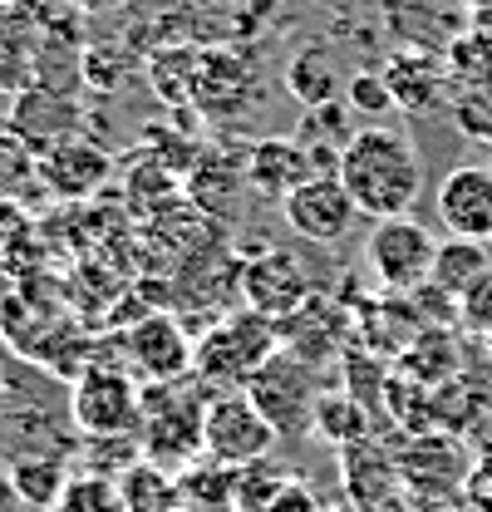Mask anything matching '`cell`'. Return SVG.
Here are the masks:
<instances>
[{
  "label": "cell",
  "mask_w": 492,
  "mask_h": 512,
  "mask_svg": "<svg viewBox=\"0 0 492 512\" xmlns=\"http://www.w3.org/2000/svg\"><path fill=\"white\" fill-rule=\"evenodd\" d=\"M50 512H128L123 508V493H119V478H109V473H89V468H79L69 483H64L60 503Z\"/></svg>",
  "instance_id": "26"
},
{
  "label": "cell",
  "mask_w": 492,
  "mask_h": 512,
  "mask_svg": "<svg viewBox=\"0 0 492 512\" xmlns=\"http://www.w3.org/2000/svg\"><path fill=\"white\" fill-rule=\"evenodd\" d=\"M271 512H325V508H320V498L310 493L301 478H291V483H286V493L271 503Z\"/></svg>",
  "instance_id": "31"
},
{
  "label": "cell",
  "mask_w": 492,
  "mask_h": 512,
  "mask_svg": "<svg viewBox=\"0 0 492 512\" xmlns=\"http://www.w3.org/2000/svg\"><path fill=\"white\" fill-rule=\"evenodd\" d=\"M163 512H212V508H202V503H192V498H187L183 488H178V498H173V503H168V508Z\"/></svg>",
  "instance_id": "33"
},
{
  "label": "cell",
  "mask_w": 492,
  "mask_h": 512,
  "mask_svg": "<svg viewBox=\"0 0 492 512\" xmlns=\"http://www.w3.org/2000/svg\"><path fill=\"white\" fill-rule=\"evenodd\" d=\"M286 483H291V473L286 468H276L271 458H261V463H246L237 468V512H271V503L286 493Z\"/></svg>",
  "instance_id": "27"
},
{
  "label": "cell",
  "mask_w": 492,
  "mask_h": 512,
  "mask_svg": "<svg viewBox=\"0 0 492 512\" xmlns=\"http://www.w3.org/2000/svg\"><path fill=\"white\" fill-rule=\"evenodd\" d=\"M384 74V84H389V94H394V109H404V114H424L433 109L438 99H443V64L424 55V50H399V55H389V64L379 69Z\"/></svg>",
  "instance_id": "19"
},
{
  "label": "cell",
  "mask_w": 492,
  "mask_h": 512,
  "mask_svg": "<svg viewBox=\"0 0 492 512\" xmlns=\"http://www.w3.org/2000/svg\"><path fill=\"white\" fill-rule=\"evenodd\" d=\"M463 498L473 512H492V448H483L468 468V483H463Z\"/></svg>",
  "instance_id": "30"
},
{
  "label": "cell",
  "mask_w": 492,
  "mask_h": 512,
  "mask_svg": "<svg viewBox=\"0 0 492 512\" xmlns=\"http://www.w3.org/2000/svg\"><path fill=\"white\" fill-rule=\"evenodd\" d=\"M433 261H438V237L419 217H389V222L369 227L365 266L379 291L414 296L419 286L433 281Z\"/></svg>",
  "instance_id": "5"
},
{
  "label": "cell",
  "mask_w": 492,
  "mask_h": 512,
  "mask_svg": "<svg viewBox=\"0 0 492 512\" xmlns=\"http://www.w3.org/2000/svg\"><path fill=\"white\" fill-rule=\"evenodd\" d=\"M340 84H345V79H340L335 50H325V45H306V50H296V60L286 64V89H291V99L306 104V109L335 104Z\"/></svg>",
  "instance_id": "23"
},
{
  "label": "cell",
  "mask_w": 492,
  "mask_h": 512,
  "mask_svg": "<svg viewBox=\"0 0 492 512\" xmlns=\"http://www.w3.org/2000/svg\"><path fill=\"white\" fill-rule=\"evenodd\" d=\"M40 50H45L40 5H0V89L20 94L40 84Z\"/></svg>",
  "instance_id": "15"
},
{
  "label": "cell",
  "mask_w": 492,
  "mask_h": 512,
  "mask_svg": "<svg viewBox=\"0 0 492 512\" xmlns=\"http://www.w3.org/2000/svg\"><path fill=\"white\" fill-rule=\"evenodd\" d=\"M468 5H483V0H468Z\"/></svg>",
  "instance_id": "35"
},
{
  "label": "cell",
  "mask_w": 492,
  "mask_h": 512,
  "mask_svg": "<svg viewBox=\"0 0 492 512\" xmlns=\"http://www.w3.org/2000/svg\"><path fill=\"white\" fill-rule=\"evenodd\" d=\"M419 512H458V508H448L443 498H424V503H419Z\"/></svg>",
  "instance_id": "34"
},
{
  "label": "cell",
  "mask_w": 492,
  "mask_h": 512,
  "mask_svg": "<svg viewBox=\"0 0 492 512\" xmlns=\"http://www.w3.org/2000/svg\"><path fill=\"white\" fill-rule=\"evenodd\" d=\"M488 271H492V247L488 242H468V237H448V242H438L433 286H438L443 296L463 301Z\"/></svg>",
  "instance_id": "22"
},
{
  "label": "cell",
  "mask_w": 492,
  "mask_h": 512,
  "mask_svg": "<svg viewBox=\"0 0 492 512\" xmlns=\"http://www.w3.org/2000/svg\"><path fill=\"white\" fill-rule=\"evenodd\" d=\"M340 468H345V493L360 512H414V493L399 473V463L384 453V448L365 439V444L345 448L340 453Z\"/></svg>",
  "instance_id": "10"
},
{
  "label": "cell",
  "mask_w": 492,
  "mask_h": 512,
  "mask_svg": "<svg viewBox=\"0 0 492 512\" xmlns=\"http://www.w3.org/2000/svg\"><path fill=\"white\" fill-rule=\"evenodd\" d=\"M119 493H123V508L128 512H163L173 498H178V478L138 453V458L119 473Z\"/></svg>",
  "instance_id": "25"
},
{
  "label": "cell",
  "mask_w": 492,
  "mask_h": 512,
  "mask_svg": "<svg viewBox=\"0 0 492 512\" xmlns=\"http://www.w3.org/2000/svg\"><path fill=\"white\" fill-rule=\"evenodd\" d=\"M237 291H242L246 311L271 316L281 325V320H291L315 296V281H310V266L296 252L266 247V252L246 256L237 266Z\"/></svg>",
  "instance_id": "8"
},
{
  "label": "cell",
  "mask_w": 492,
  "mask_h": 512,
  "mask_svg": "<svg viewBox=\"0 0 492 512\" xmlns=\"http://www.w3.org/2000/svg\"><path fill=\"white\" fill-rule=\"evenodd\" d=\"M335 178L355 197L360 217L389 222V217H414V202L424 192V163H419V148L409 143V133L369 124L350 133V143L340 148Z\"/></svg>",
  "instance_id": "1"
},
{
  "label": "cell",
  "mask_w": 492,
  "mask_h": 512,
  "mask_svg": "<svg viewBox=\"0 0 492 512\" xmlns=\"http://www.w3.org/2000/svg\"><path fill=\"white\" fill-rule=\"evenodd\" d=\"M345 335H350V311H340V306L325 301L320 291H315L291 320H281V350L301 355L306 365L330 360V355L345 345Z\"/></svg>",
  "instance_id": "17"
},
{
  "label": "cell",
  "mask_w": 492,
  "mask_h": 512,
  "mask_svg": "<svg viewBox=\"0 0 492 512\" xmlns=\"http://www.w3.org/2000/svg\"><path fill=\"white\" fill-rule=\"evenodd\" d=\"M345 109H355V114H389L394 109V94H389L379 69H360L345 79Z\"/></svg>",
  "instance_id": "28"
},
{
  "label": "cell",
  "mask_w": 492,
  "mask_h": 512,
  "mask_svg": "<svg viewBox=\"0 0 492 512\" xmlns=\"http://www.w3.org/2000/svg\"><path fill=\"white\" fill-rule=\"evenodd\" d=\"M458 316H463V325L468 330H478V335H488L492 340V271L458 301Z\"/></svg>",
  "instance_id": "29"
},
{
  "label": "cell",
  "mask_w": 492,
  "mask_h": 512,
  "mask_svg": "<svg viewBox=\"0 0 492 512\" xmlns=\"http://www.w3.org/2000/svg\"><path fill=\"white\" fill-rule=\"evenodd\" d=\"M281 217L296 237H306L315 247H340L350 237V227L360 222V207L335 173H320L281 202Z\"/></svg>",
  "instance_id": "9"
},
{
  "label": "cell",
  "mask_w": 492,
  "mask_h": 512,
  "mask_svg": "<svg viewBox=\"0 0 492 512\" xmlns=\"http://www.w3.org/2000/svg\"><path fill=\"white\" fill-rule=\"evenodd\" d=\"M207 389L197 380L148 384L143 389V424H138V453L173 478L202 463V419H207Z\"/></svg>",
  "instance_id": "3"
},
{
  "label": "cell",
  "mask_w": 492,
  "mask_h": 512,
  "mask_svg": "<svg viewBox=\"0 0 492 512\" xmlns=\"http://www.w3.org/2000/svg\"><path fill=\"white\" fill-rule=\"evenodd\" d=\"M192 355L197 340H187V330L168 316H143L128 330V365L148 384L192 380Z\"/></svg>",
  "instance_id": "13"
},
{
  "label": "cell",
  "mask_w": 492,
  "mask_h": 512,
  "mask_svg": "<svg viewBox=\"0 0 492 512\" xmlns=\"http://www.w3.org/2000/svg\"><path fill=\"white\" fill-rule=\"evenodd\" d=\"M433 207H438V222L448 227V237L492 242V168L463 163V168L443 173Z\"/></svg>",
  "instance_id": "12"
},
{
  "label": "cell",
  "mask_w": 492,
  "mask_h": 512,
  "mask_svg": "<svg viewBox=\"0 0 492 512\" xmlns=\"http://www.w3.org/2000/svg\"><path fill=\"white\" fill-rule=\"evenodd\" d=\"M0 512H35V508H25V498L10 488V478H0Z\"/></svg>",
  "instance_id": "32"
},
{
  "label": "cell",
  "mask_w": 492,
  "mask_h": 512,
  "mask_svg": "<svg viewBox=\"0 0 492 512\" xmlns=\"http://www.w3.org/2000/svg\"><path fill=\"white\" fill-rule=\"evenodd\" d=\"M468 468L473 463H463V448L453 444V434H419L399 458V473L419 498H448L453 488L468 483Z\"/></svg>",
  "instance_id": "16"
},
{
  "label": "cell",
  "mask_w": 492,
  "mask_h": 512,
  "mask_svg": "<svg viewBox=\"0 0 492 512\" xmlns=\"http://www.w3.org/2000/svg\"><path fill=\"white\" fill-rule=\"evenodd\" d=\"M276 350H281V325L242 306V311L222 316L197 340L192 380L207 394H246V384L271 365Z\"/></svg>",
  "instance_id": "2"
},
{
  "label": "cell",
  "mask_w": 492,
  "mask_h": 512,
  "mask_svg": "<svg viewBox=\"0 0 492 512\" xmlns=\"http://www.w3.org/2000/svg\"><path fill=\"white\" fill-rule=\"evenodd\" d=\"M271 419L246 399V394H212L207 399V419H202V458L222 463V468H246L271 458L276 448Z\"/></svg>",
  "instance_id": "7"
},
{
  "label": "cell",
  "mask_w": 492,
  "mask_h": 512,
  "mask_svg": "<svg viewBox=\"0 0 492 512\" xmlns=\"http://www.w3.org/2000/svg\"><path fill=\"white\" fill-rule=\"evenodd\" d=\"M320 394H325V384L315 375V365H306L291 350H276L271 365L246 384V399L271 419L276 434H310V419H315Z\"/></svg>",
  "instance_id": "6"
},
{
  "label": "cell",
  "mask_w": 492,
  "mask_h": 512,
  "mask_svg": "<svg viewBox=\"0 0 492 512\" xmlns=\"http://www.w3.org/2000/svg\"><path fill=\"white\" fill-rule=\"evenodd\" d=\"M69 419L79 439H138L143 424V389L119 365H89L74 394H69Z\"/></svg>",
  "instance_id": "4"
},
{
  "label": "cell",
  "mask_w": 492,
  "mask_h": 512,
  "mask_svg": "<svg viewBox=\"0 0 492 512\" xmlns=\"http://www.w3.org/2000/svg\"><path fill=\"white\" fill-rule=\"evenodd\" d=\"M310 434L315 439H325L330 448H355L369 439V409L360 394H350V389H325L320 394V404H315V419H310Z\"/></svg>",
  "instance_id": "21"
},
{
  "label": "cell",
  "mask_w": 492,
  "mask_h": 512,
  "mask_svg": "<svg viewBox=\"0 0 492 512\" xmlns=\"http://www.w3.org/2000/svg\"><path fill=\"white\" fill-rule=\"evenodd\" d=\"M5 478H10V488L25 498V508L50 512L55 503H60L64 483H69L74 473H69V458H60V453H40V458H20V463H10Z\"/></svg>",
  "instance_id": "24"
},
{
  "label": "cell",
  "mask_w": 492,
  "mask_h": 512,
  "mask_svg": "<svg viewBox=\"0 0 492 512\" xmlns=\"http://www.w3.org/2000/svg\"><path fill=\"white\" fill-rule=\"evenodd\" d=\"M242 163H246V183H251V192H261V197H271V202H286V197L301 188V183L320 178L310 143L281 138V133H276V138L251 143Z\"/></svg>",
  "instance_id": "14"
},
{
  "label": "cell",
  "mask_w": 492,
  "mask_h": 512,
  "mask_svg": "<svg viewBox=\"0 0 492 512\" xmlns=\"http://www.w3.org/2000/svg\"><path fill=\"white\" fill-rule=\"evenodd\" d=\"M488 247H492V242H488Z\"/></svg>",
  "instance_id": "36"
},
{
  "label": "cell",
  "mask_w": 492,
  "mask_h": 512,
  "mask_svg": "<svg viewBox=\"0 0 492 512\" xmlns=\"http://www.w3.org/2000/svg\"><path fill=\"white\" fill-rule=\"evenodd\" d=\"M40 178L60 192V197H89V192H99V183L109 178V153L94 148V143H84V138H69V143L50 148V153L40 158Z\"/></svg>",
  "instance_id": "18"
},
{
  "label": "cell",
  "mask_w": 492,
  "mask_h": 512,
  "mask_svg": "<svg viewBox=\"0 0 492 512\" xmlns=\"http://www.w3.org/2000/svg\"><path fill=\"white\" fill-rule=\"evenodd\" d=\"M251 188L246 183V163L227 158V153H202L187 173V192L202 212H217V217H232L237 212V197Z\"/></svg>",
  "instance_id": "20"
},
{
  "label": "cell",
  "mask_w": 492,
  "mask_h": 512,
  "mask_svg": "<svg viewBox=\"0 0 492 512\" xmlns=\"http://www.w3.org/2000/svg\"><path fill=\"white\" fill-rule=\"evenodd\" d=\"M79 119L84 109L74 104L69 89H50V84H30L15 94V109H10V133L20 143H30L35 153H50L69 138H79Z\"/></svg>",
  "instance_id": "11"
}]
</instances>
